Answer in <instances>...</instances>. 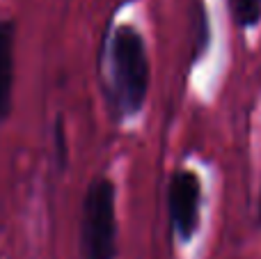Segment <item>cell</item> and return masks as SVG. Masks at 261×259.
<instances>
[{
    "label": "cell",
    "mask_w": 261,
    "mask_h": 259,
    "mask_svg": "<svg viewBox=\"0 0 261 259\" xmlns=\"http://www.w3.org/2000/svg\"><path fill=\"white\" fill-rule=\"evenodd\" d=\"M115 94L126 115H135L147 101L151 67L144 37L133 25H119L110 44Z\"/></svg>",
    "instance_id": "6da1fadb"
},
{
    "label": "cell",
    "mask_w": 261,
    "mask_h": 259,
    "mask_svg": "<svg viewBox=\"0 0 261 259\" xmlns=\"http://www.w3.org/2000/svg\"><path fill=\"white\" fill-rule=\"evenodd\" d=\"M117 206L115 186L108 177H96L87 186L83 200L81 257L83 259H117Z\"/></svg>",
    "instance_id": "7a4b0ae2"
},
{
    "label": "cell",
    "mask_w": 261,
    "mask_h": 259,
    "mask_svg": "<svg viewBox=\"0 0 261 259\" xmlns=\"http://www.w3.org/2000/svg\"><path fill=\"white\" fill-rule=\"evenodd\" d=\"M167 204L176 237L188 243L199 229V206H202V182L193 170H176L172 174Z\"/></svg>",
    "instance_id": "3957f363"
},
{
    "label": "cell",
    "mask_w": 261,
    "mask_h": 259,
    "mask_svg": "<svg viewBox=\"0 0 261 259\" xmlns=\"http://www.w3.org/2000/svg\"><path fill=\"white\" fill-rule=\"evenodd\" d=\"M14 48H16V23L12 18H5L0 21V124L12 115Z\"/></svg>",
    "instance_id": "277c9868"
},
{
    "label": "cell",
    "mask_w": 261,
    "mask_h": 259,
    "mask_svg": "<svg viewBox=\"0 0 261 259\" xmlns=\"http://www.w3.org/2000/svg\"><path fill=\"white\" fill-rule=\"evenodd\" d=\"M229 9L236 25L250 30L261 23V0H229Z\"/></svg>",
    "instance_id": "5b68a950"
},
{
    "label": "cell",
    "mask_w": 261,
    "mask_h": 259,
    "mask_svg": "<svg viewBox=\"0 0 261 259\" xmlns=\"http://www.w3.org/2000/svg\"><path fill=\"white\" fill-rule=\"evenodd\" d=\"M257 214H259V225H261V191H259V206H257Z\"/></svg>",
    "instance_id": "8992f818"
}]
</instances>
